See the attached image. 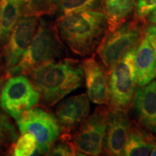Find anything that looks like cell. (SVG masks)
I'll use <instances>...</instances> for the list:
<instances>
[{
    "label": "cell",
    "mask_w": 156,
    "mask_h": 156,
    "mask_svg": "<svg viewBox=\"0 0 156 156\" xmlns=\"http://www.w3.org/2000/svg\"><path fill=\"white\" fill-rule=\"evenodd\" d=\"M46 106H54L66 95L81 87L83 69L77 60L64 58L46 62L25 74Z\"/></svg>",
    "instance_id": "1"
},
{
    "label": "cell",
    "mask_w": 156,
    "mask_h": 156,
    "mask_svg": "<svg viewBox=\"0 0 156 156\" xmlns=\"http://www.w3.org/2000/svg\"><path fill=\"white\" fill-rule=\"evenodd\" d=\"M56 30L62 41L77 55H91L107 31L106 17L99 10H85L61 15Z\"/></svg>",
    "instance_id": "2"
},
{
    "label": "cell",
    "mask_w": 156,
    "mask_h": 156,
    "mask_svg": "<svg viewBox=\"0 0 156 156\" xmlns=\"http://www.w3.org/2000/svg\"><path fill=\"white\" fill-rule=\"evenodd\" d=\"M64 46L55 25L44 20H40L36 34L20 61L6 73L9 77L21 74L25 75L40 64L60 58L64 55Z\"/></svg>",
    "instance_id": "3"
},
{
    "label": "cell",
    "mask_w": 156,
    "mask_h": 156,
    "mask_svg": "<svg viewBox=\"0 0 156 156\" xmlns=\"http://www.w3.org/2000/svg\"><path fill=\"white\" fill-rule=\"evenodd\" d=\"M142 20L127 21L112 32H107L96 51L101 62L109 71L129 51L137 48L143 36Z\"/></svg>",
    "instance_id": "4"
},
{
    "label": "cell",
    "mask_w": 156,
    "mask_h": 156,
    "mask_svg": "<svg viewBox=\"0 0 156 156\" xmlns=\"http://www.w3.org/2000/svg\"><path fill=\"white\" fill-rule=\"evenodd\" d=\"M129 51L108 71V106L110 110L127 111L136 90L135 52Z\"/></svg>",
    "instance_id": "5"
},
{
    "label": "cell",
    "mask_w": 156,
    "mask_h": 156,
    "mask_svg": "<svg viewBox=\"0 0 156 156\" xmlns=\"http://www.w3.org/2000/svg\"><path fill=\"white\" fill-rule=\"evenodd\" d=\"M16 120L21 134L30 133L35 136L36 153L47 155L60 136L61 129L56 116L44 108L34 107L28 109Z\"/></svg>",
    "instance_id": "6"
},
{
    "label": "cell",
    "mask_w": 156,
    "mask_h": 156,
    "mask_svg": "<svg viewBox=\"0 0 156 156\" xmlns=\"http://www.w3.org/2000/svg\"><path fill=\"white\" fill-rule=\"evenodd\" d=\"M109 109L98 106L87 116L71 136L72 143L83 155H99L102 153L108 123Z\"/></svg>",
    "instance_id": "7"
},
{
    "label": "cell",
    "mask_w": 156,
    "mask_h": 156,
    "mask_svg": "<svg viewBox=\"0 0 156 156\" xmlns=\"http://www.w3.org/2000/svg\"><path fill=\"white\" fill-rule=\"evenodd\" d=\"M40 101L38 91L23 74L7 80L0 97V106L9 116L17 119L25 111L34 108Z\"/></svg>",
    "instance_id": "8"
},
{
    "label": "cell",
    "mask_w": 156,
    "mask_h": 156,
    "mask_svg": "<svg viewBox=\"0 0 156 156\" xmlns=\"http://www.w3.org/2000/svg\"><path fill=\"white\" fill-rule=\"evenodd\" d=\"M39 23V17L35 15H23L20 17L8 42L2 49L7 71L20 61L36 34Z\"/></svg>",
    "instance_id": "9"
},
{
    "label": "cell",
    "mask_w": 156,
    "mask_h": 156,
    "mask_svg": "<svg viewBox=\"0 0 156 156\" xmlns=\"http://www.w3.org/2000/svg\"><path fill=\"white\" fill-rule=\"evenodd\" d=\"M132 122L127 111L109 109L108 123L105 136L103 150L108 155H124V149L127 140Z\"/></svg>",
    "instance_id": "10"
},
{
    "label": "cell",
    "mask_w": 156,
    "mask_h": 156,
    "mask_svg": "<svg viewBox=\"0 0 156 156\" xmlns=\"http://www.w3.org/2000/svg\"><path fill=\"white\" fill-rule=\"evenodd\" d=\"M82 67L90 100L98 105H108V73L106 67L94 56L84 60Z\"/></svg>",
    "instance_id": "11"
},
{
    "label": "cell",
    "mask_w": 156,
    "mask_h": 156,
    "mask_svg": "<svg viewBox=\"0 0 156 156\" xmlns=\"http://www.w3.org/2000/svg\"><path fill=\"white\" fill-rule=\"evenodd\" d=\"M90 101L85 93L62 101L56 109V118L63 133L69 134L89 115Z\"/></svg>",
    "instance_id": "12"
},
{
    "label": "cell",
    "mask_w": 156,
    "mask_h": 156,
    "mask_svg": "<svg viewBox=\"0 0 156 156\" xmlns=\"http://www.w3.org/2000/svg\"><path fill=\"white\" fill-rule=\"evenodd\" d=\"M132 105L141 126L156 135V81L138 87Z\"/></svg>",
    "instance_id": "13"
},
{
    "label": "cell",
    "mask_w": 156,
    "mask_h": 156,
    "mask_svg": "<svg viewBox=\"0 0 156 156\" xmlns=\"http://www.w3.org/2000/svg\"><path fill=\"white\" fill-rule=\"evenodd\" d=\"M134 62L138 87L147 85L156 77V57L153 48L144 36L136 49Z\"/></svg>",
    "instance_id": "14"
},
{
    "label": "cell",
    "mask_w": 156,
    "mask_h": 156,
    "mask_svg": "<svg viewBox=\"0 0 156 156\" xmlns=\"http://www.w3.org/2000/svg\"><path fill=\"white\" fill-rule=\"evenodd\" d=\"M136 0H102L101 7L106 17L107 32H112L126 22L136 7Z\"/></svg>",
    "instance_id": "15"
},
{
    "label": "cell",
    "mask_w": 156,
    "mask_h": 156,
    "mask_svg": "<svg viewBox=\"0 0 156 156\" xmlns=\"http://www.w3.org/2000/svg\"><path fill=\"white\" fill-rule=\"evenodd\" d=\"M155 142V137L153 134L132 123L123 155L147 156L151 155Z\"/></svg>",
    "instance_id": "16"
},
{
    "label": "cell",
    "mask_w": 156,
    "mask_h": 156,
    "mask_svg": "<svg viewBox=\"0 0 156 156\" xmlns=\"http://www.w3.org/2000/svg\"><path fill=\"white\" fill-rule=\"evenodd\" d=\"M22 16L19 4L11 0H1L0 13V50L8 42L13 29Z\"/></svg>",
    "instance_id": "17"
},
{
    "label": "cell",
    "mask_w": 156,
    "mask_h": 156,
    "mask_svg": "<svg viewBox=\"0 0 156 156\" xmlns=\"http://www.w3.org/2000/svg\"><path fill=\"white\" fill-rule=\"evenodd\" d=\"M102 0H62L56 5L61 15L85 10H97L101 7Z\"/></svg>",
    "instance_id": "18"
},
{
    "label": "cell",
    "mask_w": 156,
    "mask_h": 156,
    "mask_svg": "<svg viewBox=\"0 0 156 156\" xmlns=\"http://www.w3.org/2000/svg\"><path fill=\"white\" fill-rule=\"evenodd\" d=\"M19 4L23 15H50L55 12L56 9L50 5L48 0H11Z\"/></svg>",
    "instance_id": "19"
},
{
    "label": "cell",
    "mask_w": 156,
    "mask_h": 156,
    "mask_svg": "<svg viewBox=\"0 0 156 156\" xmlns=\"http://www.w3.org/2000/svg\"><path fill=\"white\" fill-rule=\"evenodd\" d=\"M37 142L30 133L22 134L11 145L10 153L15 156H29L36 153Z\"/></svg>",
    "instance_id": "20"
},
{
    "label": "cell",
    "mask_w": 156,
    "mask_h": 156,
    "mask_svg": "<svg viewBox=\"0 0 156 156\" xmlns=\"http://www.w3.org/2000/svg\"><path fill=\"white\" fill-rule=\"evenodd\" d=\"M18 138V132L9 116L0 111V146L8 147Z\"/></svg>",
    "instance_id": "21"
},
{
    "label": "cell",
    "mask_w": 156,
    "mask_h": 156,
    "mask_svg": "<svg viewBox=\"0 0 156 156\" xmlns=\"http://www.w3.org/2000/svg\"><path fill=\"white\" fill-rule=\"evenodd\" d=\"M69 134L63 133L60 138V142H55L47 153L48 155L54 156H68L79 155L77 150L74 147Z\"/></svg>",
    "instance_id": "22"
},
{
    "label": "cell",
    "mask_w": 156,
    "mask_h": 156,
    "mask_svg": "<svg viewBox=\"0 0 156 156\" xmlns=\"http://www.w3.org/2000/svg\"><path fill=\"white\" fill-rule=\"evenodd\" d=\"M156 8V0H138L134 9L135 17L143 20Z\"/></svg>",
    "instance_id": "23"
},
{
    "label": "cell",
    "mask_w": 156,
    "mask_h": 156,
    "mask_svg": "<svg viewBox=\"0 0 156 156\" xmlns=\"http://www.w3.org/2000/svg\"><path fill=\"white\" fill-rule=\"evenodd\" d=\"M143 36L151 45L156 57V25H149L144 27Z\"/></svg>",
    "instance_id": "24"
},
{
    "label": "cell",
    "mask_w": 156,
    "mask_h": 156,
    "mask_svg": "<svg viewBox=\"0 0 156 156\" xmlns=\"http://www.w3.org/2000/svg\"><path fill=\"white\" fill-rule=\"evenodd\" d=\"M9 77V76L7 73L2 75H0V97H1L3 87L5 86V84L7 81V80Z\"/></svg>",
    "instance_id": "25"
},
{
    "label": "cell",
    "mask_w": 156,
    "mask_h": 156,
    "mask_svg": "<svg viewBox=\"0 0 156 156\" xmlns=\"http://www.w3.org/2000/svg\"><path fill=\"white\" fill-rule=\"evenodd\" d=\"M147 20L150 23H151L152 24L156 25V8L147 15Z\"/></svg>",
    "instance_id": "26"
},
{
    "label": "cell",
    "mask_w": 156,
    "mask_h": 156,
    "mask_svg": "<svg viewBox=\"0 0 156 156\" xmlns=\"http://www.w3.org/2000/svg\"><path fill=\"white\" fill-rule=\"evenodd\" d=\"M62 0H48V2H49V4L54 8H55L56 11V5H58L60 2H62Z\"/></svg>",
    "instance_id": "27"
},
{
    "label": "cell",
    "mask_w": 156,
    "mask_h": 156,
    "mask_svg": "<svg viewBox=\"0 0 156 156\" xmlns=\"http://www.w3.org/2000/svg\"><path fill=\"white\" fill-rule=\"evenodd\" d=\"M5 66H4V62H3V58H2V55L0 54V73L2 71L3 68Z\"/></svg>",
    "instance_id": "28"
},
{
    "label": "cell",
    "mask_w": 156,
    "mask_h": 156,
    "mask_svg": "<svg viewBox=\"0 0 156 156\" xmlns=\"http://www.w3.org/2000/svg\"><path fill=\"white\" fill-rule=\"evenodd\" d=\"M151 155L152 156H156V142L154 144L153 149H152V151L151 153Z\"/></svg>",
    "instance_id": "29"
},
{
    "label": "cell",
    "mask_w": 156,
    "mask_h": 156,
    "mask_svg": "<svg viewBox=\"0 0 156 156\" xmlns=\"http://www.w3.org/2000/svg\"><path fill=\"white\" fill-rule=\"evenodd\" d=\"M2 153H3V151H2L1 149H0V155H2Z\"/></svg>",
    "instance_id": "30"
},
{
    "label": "cell",
    "mask_w": 156,
    "mask_h": 156,
    "mask_svg": "<svg viewBox=\"0 0 156 156\" xmlns=\"http://www.w3.org/2000/svg\"><path fill=\"white\" fill-rule=\"evenodd\" d=\"M0 13H1V0H0Z\"/></svg>",
    "instance_id": "31"
}]
</instances>
